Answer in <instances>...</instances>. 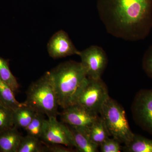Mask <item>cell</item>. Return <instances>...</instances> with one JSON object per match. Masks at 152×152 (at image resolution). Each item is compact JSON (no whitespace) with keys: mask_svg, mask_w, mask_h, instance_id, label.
<instances>
[{"mask_svg":"<svg viewBox=\"0 0 152 152\" xmlns=\"http://www.w3.org/2000/svg\"><path fill=\"white\" fill-rule=\"evenodd\" d=\"M15 94L12 89L0 79V103L13 111L23 105L17 100Z\"/></svg>","mask_w":152,"mask_h":152,"instance_id":"cell-16","label":"cell"},{"mask_svg":"<svg viewBox=\"0 0 152 152\" xmlns=\"http://www.w3.org/2000/svg\"><path fill=\"white\" fill-rule=\"evenodd\" d=\"M0 79L7 85L15 93L18 92L19 86L17 79L12 73L8 60L0 56Z\"/></svg>","mask_w":152,"mask_h":152,"instance_id":"cell-17","label":"cell"},{"mask_svg":"<svg viewBox=\"0 0 152 152\" xmlns=\"http://www.w3.org/2000/svg\"><path fill=\"white\" fill-rule=\"evenodd\" d=\"M22 137L15 126L0 132V152H18Z\"/></svg>","mask_w":152,"mask_h":152,"instance_id":"cell-11","label":"cell"},{"mask_svg":"<svg viewBox=\"0 0 152 152\" xmlns=\"http://www.w3.org/2000/svg\"><path fill=\"white\" fill-rule=\"evenodd\" d=\"M44 146L40 139L27 134L22 137L18 152H43Z\"/></svg>","mask_w":152,"mask_h":152,"instance_id":"cell-19","label":"cell"},{"mask_svg":"<svg viewBox=\"0 0 152 152\" xmlns=\"http://www.w3.org/2000/svg\"><path fill=\"white\" fill-rule=\"evenodd\" d=\"M37 113L31 107L23 103L21 107L13 111L14 126L24 130L31 122Z\"/></svg>","mask_w":152,"mask_h":152,"instance_id":"cell-13","label":"cell"},{"mask_svg":"<svg viewBox=\"0 0 152 152\" xmlns=\"http://www.w3.org/2000/svg\"><path fill=\"white\" fill-rule=\"evenodd\" d=\"M13 111L0 103V132L14 126Z\"/></svg>","mask_w":152,"mask_h":152,"instance_id":"cell-20","label":"cell"},{"mask_svg":"<svg viewBox=\"0 0 152 152\" xmlns=\"http://www.w3.org/2000/svg\"><path fill=\"white\" fill-rule=\"evenodd\" d=\"M78 56L87 77L100 78L108 62L107 56L103 49L97 45L91 46L80 51Z\"/></svg>","mask_w":152,"mask_h":152,"instance_id":"cell-6","label":"cell"},{"mask_svg":"<svg viewBox=\"0 0 152 152\" xmlns=\"http://www.w3.org/2000/svg\"><path fill=\"white\" fill-rule=\"evenodd\" d=\"M100 114L110 136L126 145L134 134L131 130L126 112L119 104L109 97L101 109Z\"/></svg>","mask_w":152,"mask_h":152,"instance_id":"cell-4","label":"cell"},{"mask_svg":"<svg viewBox=\"0 0 152 152\" xmlns=\"http://www.w3.org/2000/svg\"><path fill=\"white\" fill-rule=\"evenodd\" d=\"M47 49L50 56L53 59L78 55L80 53L67 33L63 30H60L53 35L48 43Z\"/></svg>","mask_w":152,"mask_h":152,"instance_id":"cell-10","label":"cell"},{"mask_svg":"<svg viewBox=\"0 0 152 152\" xmlns=\"http://www.w3.org/2000/svg\"><path fill=\"white\" fill-rule=\"evenodd\" d=\"M88 133L92 141L99 147L110 136L100 116L93 124Z\"/></svg>","mask_w":152,"mask_h":152,"instance_id":"cell-14","label":"cell"},{"mask_svg":"<svg viewBox=\"0 0 152 152\" xmlns=\"http://www.w3.org/2000/svg\"><path fill=\"white\" fill-rule=\"evenodd\" d=\"M97 9L108 33L124 40L146 38L152 29V0H97Z\"/></svg>","mask_w":152,"mask_h":152,"instance_id":"cell-1","label":"cell"},{"mask_svg":"<svg viewBox=\"0 0 152 152\" xmlns=\"http://www.w3.org/2000/svg\"><path fill=\"white\" fill-rule=\"evenodd\" d=\"M124 150L128 152H152V140L134 134L132 140L125 145Z\"/></svg>","mask_w":152,"mask_h":152,"instance_id":"cell-15","label":"cell"},{"mask_svg":"<svg viewBox=\"0 0 152 152\" xmlns=\"http://www.w3.org/2000/svg\"><path fill=\"white\" fill-rule=\"evenodd\" d=\"M44 114L37 113L31 122L24 130L29 135L40 139L47 121Z\"/></svg>","mask_w":152,"mask_h":152,"instance_id":"cell-18","label":"cell"},{"mask_svg":"<svg viewBox=\"0 0 152 152\" xmlns=\"http://www.w3.org/2000/svg\"><path fill=\"white\" fill-rule=\"evenodd\" d=\"M43 152H71L73 151L71 148L57 144L44 143Z\"/></svg>","mask_w":152,"mask_h":152,"instance_id":"cell-23","label":"cell"},{"mask_svg":"<svg viewBox=\"0 0 152 152\" xmlns=\"http://www.w3.org/2000/svg\"><path fill=\"white\" fill-rule=\"evenodd\" d=\"M73 137L75 148L80 152H96L99 146L90 139L88 132L79 128L69 126Z\"/></svg>","mask_w":152,"mask_h":152,"instance_id":"cell-12","label":"cell"},{"mask_svg":"<svg viewBox=\"0 0 152 152\" xmlns=\"http://www.w3.org/2000/svg\"><path fill=\"white\" fill-rule=\"evenodd\" d=\"M109 97L107 88L101 78L87 77L77 93L74 104H77L99 115Z\"/></svg>","mask_w":152,"mask_h":152,"instance_id":"cell-5","label":"cell"},{"mask_svg":"<svg viewBox=\"0 0 152 152\" xmlns=\"http://www.w3.org/2000/svg\"><path fill=\"white\" fill-rule=\"evenodd\" d=\"M132 112L136 123L152 135V89L142 90L137 94Z\"/></svg>","mask_w":152,"mask_h":152,"instance_id":"cell-8","label":"cell"},{"mask_svg":"<svg viewBox=\"0 0 152 152\" xmlns=\"http://www.w3.org/2000/svg\"><path fill=\"white\" fill-rule=\"evenodd\" d=\"M121 142L113 138H108L103 142L100 147L102 152H120L121 151Z\"/></svg>","mask_w":152,"mask_h":152,"instance_id":"cell-21","label":"cell"},{"mask_svg":"<svg viewBox=\"0 0 152 152\" xmlns=\"http://www.w3.org/2000/svg\"><path fill=\"white\" fill-rule=\"evenodd\" d=\"M49 72L59 107L64 109L73 104L77 93L88 77L81 63L67 61Z\"/></svg>","mask_w":152,"mask_h":152,"instance_id":"cell-2","label":"cell"},{"mask_svg":"<svg viewBox=\"0 0 152 152\" xmlns=\"http://www.w3.org/2000/svg\"><path fill=\"white\" fill-rule=\"evenodd\" d=\"M62 122L69 126L83 129L88 132L92 125L99 116L82 106L73 104L63 109L59 113Z\"/></svg>","mask_w":152,"mask_h":152,"instance_id":"cell-9","label":"cell"},{"mask_svg":"<svg viewBox=\"0 0 152 152\" xmlns=\"http://www.w3.org/2000/svg\"><path fill=\"white\" fill-rule=\"evenodd\" d=\"M142 66L148 77L152 79V45L148 49L144 55Z\"/></svg>","mask_w":152,"mask_h":152,"instance_id":"cell-22","label":"cell"},{"mask_svg":"<svg viewBox=\"0 0 152 152\" xmlns=\"http://www.w3.org/2000/svg\"><path fill=\"white\" fill-rule=\"evenodd\" d=\"M40 140L46 144H57L75 148L73 137L69 126L58 121L56 117L47 119Z\"/></svg>","mask_w":152,"mask_h":152,"instance_id":"cell-7","label":"cell"},{"mask_svg":"<svg viewBox=\"0 0 152 152\" xmlns=\"http://www.w3.org/2000/svg\"><path fill=\"white\" fill-rule=\"evenodd\" d=\"M24 103L48 118L59 115L58 98L49 72L31 84Z\"/></svg>","mask_w":152,"mask_h":152,"instance_id":"cell-3","label":"cell"}]
</instances>
